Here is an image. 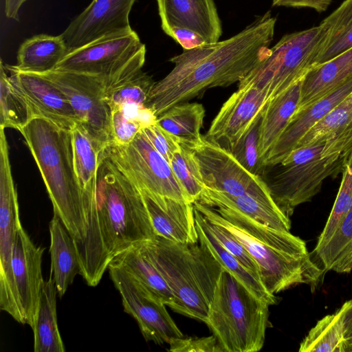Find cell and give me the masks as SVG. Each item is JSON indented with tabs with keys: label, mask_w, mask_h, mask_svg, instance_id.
<instances>
[{
	"label": "cell",
	"mask_w": 352,
	"mask_h": 352,
	"mask_svg": "<svg viewBox=\"0 0 352 352\" xmlns=\"http://www.w3.org/2000/svg\"><path fill=\"white\" fill-rule=\"evenodd\" d=\"M84 202L87 232L74 244L79 274L95 287L117 255L156 235L139 186L104 148L99 155L96 191Z\"/></svg>",
	"instance_id": "1"
},
{
	"label": "cell",
	"mask_w": 352,
	"mask_h": 352,
	"mask_svg": "<svg viewBox=\"0 0 352 352\" xmlns=\"http://www.w3.org/2000/svg\"><path fill=\"white\" fill-rule=\"evenodd\" d=\"M276 22L268 11L229 38L172 57L174 67L154 83L146 107L157 118L208 89L240 82L268 55Z\"/></svg>",
	"instance_id": "2"
},
{
	"label": "cell",
	"mask_w": 352,
	"mask_h": 352,
	"mask_svg": "<svg viewBox=\"0 0 352 352\" xmlns=\"http://www.w3.org/2000/svg\"><path fill=\"white\" fill-rule=\"evenodd\" d=\"M193 206L209 221L224 227L245 247L259 268L260 278L272 295L298 284L318 285L323 270L312 258L305 242L290 232L278 230L230 209Z\"/></svg>",
	"instance_id": "3"
},
{
	"label": "cell",
	"mask_w": 352,
	"mask_h": 352,
	"mask_svg": "<svg viewBox=\"0 0 352 352\" xmlns=\"http://www.w3.org/2000/svg\"><path fill=\"white\" fill-rule=\"evenodd\" d=\"M20 133L40 170L54 214L74 240L82 239L86 235L87 220L74 166L72 131L34 118Z\"/></svg>",
	"instance_id": "4"
},
{
	"label": "cell",
	"mask_w": 352,
	"mask_h": 352,
	"mask_svg": "<svg viewBox=\"0 0 352 352\" xmlns=\"http://www.w3.org/2000/svg\"><path fill=\"white\" fill-rule=\"evenodd\" d=\"M173 293L175 312L205 322L223 269L201 244H184L155 236L136 245Z\"/></svg>",
	"instance_id": "5"
},
{
	"label": "cell",
	"mask_w": 352,
	"mask_h": 352,
	"mask_svg": "<svg viewBox=\"0 0 352 352\" xmlns=\"http://www.w3.org/2000/svg\"><path fill=\"white\" fill-rule=\"evenodd\" d=\"M270 305L223 270L204 323L222 352H256L265 342Z\"/></svg>",
	"instance_id": "6"
},
{
	"label": "cell",
	"mask_w": 352,
	"mask_h": 352,
	"mask_svg": "<svg viewBox=\"0 0 352 352\" xmlns=\"http://www.w3.org/2000/svg\"><path fill=\"white\" fill-rule=\"evenodd\" d=\"M324 145L320 142L296 148L279 163L267 166L271 175L265 182L271 195L289 217L296 206L311 201L320 191L327 177L342 172L346 156L322 157Z\"/></svg>",
	"instance_id": "7"
},
{
	"label": "cell",
	"mask_w": 352,
	"mask_h": 352,
	"mask_svg": "<svg viewBox=\"0 0 352 352\" xmlns=\"http://www.w3.org/2000/svg\"><path fill=\"white\" fill-rule=\"evenodd\" d=\"M326 34L319 25L284 35L270 48L267 57L240 82L238 88L255 87L267 94V102L304 78Z\"/></svg>",
	"instance_id": "8"
},
{
	"label": "cell",
	"mask_w": 352,
	"mask_h": 352,
	"mask_svg": "<svg viewBox=\"0 0 352 352\" xmlns=\"http://www.w3.org/2000/svg\"><path fill=\"white\" fill-rule=\"evenodd\" d=\"M146 52L145 45L132 30L69 52L54 70L98 76L103 79L107 91L141 71Z\"/></svg>",
	"instance_id": "9"
},
{
	"label": "cell",
	"mask_w": 352,
	"mask_h": 352,
	"mask_svg": "<svg viewBox=\"0 0 352 352\" xmlns=\"http://www.w3.org/2000/svg\"><path fill=\"white\" fill-rule=\"evenodd\" d=\"M41 75L66 96L80 125L100 151L113 142L111 109L105 98L106 87L103 79L95 76L59 70Z\"/></svg>",
	"instance_id": "10"
},
{
	"label": "cell",
	"mask_w": 352,
	"mask_h": 352,
	"mask_svg": "<svg viewBox=\"0 0 352 352\" xmlns=\"http://www.w3.org/2000/svg\"><path fill=\"white\" fill-rule=\"evenodd\" d=\"M22 226L6 133L0 135V309L19 322L12 272L13 248Z\"/></svg>",
	"instance_id": "11"
},
{
	"label": "cell",
	"mask_w": 352,
	"mask_h": 352,
	"mask_svg": "<svg viewBox=\"0 0 352 352\" xmlns=\"http://www.w3.org/2000/svg\"><path fill=\"white\" fill-rule=\"evenodd\" d=\"M104 149L139 187L190 203L170 163L153 146L142 129L129 144L111 143Z\"/></svg>",
	"instance_id": "12"
},
{
	"label": "cell",
	"mask_w": 352,
	"mask_h": 352,
	"mask_svg": "<svg viewBox=\"0 0 352 352\" xmlns=\"http://www.w3.org/2000/svg\"><path fill=\"white\" fill-rule=\"evenodd\" d=\"M108 270L120 294L124 311L137 321L146 341L164 344L184 337L160 298L123 267L111 262Z\"/></svg>",
	"instance_id": "13"
},
{
	"label": "cell",
	"mask_w": 352,
	"mask_h": 352,
	"mask_svg": "<svg viewBox=\"0 0 352 352\" xmlns=\"http://www.w3.org/2000/svg\"><path fill=\"white\" fill-rule=\"evenodd\" d=\"M190 150L199 166L206 188L233 196L250 195L262 201L276 204L265 181L245 169L225 147L203 137L201 142Z\"/></svg>",
	"instance_id": "14"
},
{
	"label": "cell",
	"mask_w": 352,
	"mask_h": 352,
	"mask_svg": "<svg viewBox=\"0 0 352 352\" xmlns=\"http://www.w3.org/2000/svg\"><path fill=\"white\" fill-rule=\"evenodd\" d=\"M136 0H92L60 34L68 52L108 36L131 31L129 14Z\"/></svg>",
	"instance_id": "15"
},
{
	"label": "cell",
	"mask_w": 352,
	"mask_h": 352,
	"mask_svg": "<svg viewBox=\"0 0 352 352\" xmlns=\"http://www.w3.org/2000/svg\"><path fill=\"white\" fill-rule=\"evenodd\" d=\"M45 248L36 246L21 226L12 254V272L19 313V323L33 327L44 280L42 258Z\"/></svg>",
	"instance_id": "16"
},
{
	"label": "cell",
	"mask_w": 352,
	"mask_h": 352,
	"mask_svg": "<svg viewBox=\"0 0 352 352\" xmlns=\"http://www.w3.org/2000/svg\"><path fill=\"white\" fill-rule=\"evenodd\" d=\"M267 102L265 91L252 86L238 88L221 106L205 138L230 151Z\"/></svg>",
	"instance_id": "17"
},
{
	"label": "cell",
	"mask_w": 352,
	"mask_h": 352,
	"mask_svg": "<svg viewBox=\"0 0 352 352\" xmlns=\"http://www.w3.org/2000/svg\"><path fill=\"white\" fill-rule=\"evenodd\" d=\"M4 65L27 100L34 118L45 119L68 131L80 124L66 96L51 81L41 74L19 72L12 65Z\"/></svg>",
	"instance_id": "18"
},
{
	"label": "cell",
	"mask_w": 352,
	"mask_h": 352,
	"mask_svg": "<svg viewBox=\"0 0 352 352\" xmlns=\"http://www.w3.org/2000/svg\"><path fill=\"white\" fill-rule=\"evenodd\" d=\"M139 188L156 236L184 244L198 243L193 204Z\"/></svg>",
	"instance_id": "19"
},
{
	"label": "cell",
	"mask_w": 352,
	"mask_h": 352,
	"mask_svg": "<svg viewBox=\"0 0 352 352\" xmlns=\"http://www.w3.org/2000/svg\"><path fill=\"white\" fill-rule=\"evenodd\" d=\"M165 32L171 27L186 28L201 35L208 43L219 41L221 21L214 0H156Z\"/></svg>",
	"instance_id": "20"
},
{
	"label": "cell",
	"mask_w": 352,
	"mask_h": 352,
	"mask_svg": "<svg viewBox=\"0 0 352 352\" xmlns=\"http://www.w3.org/2000/svg\"><path fill=\"white\" fill-rule=\"evenodd\" d=\"M351 91L352 77L307 109L294 113L270 151L265 161V166L267 167L279 163L294 150L304 135Z\"/></svg>",
	"instance_id": "21"
},
{
	"label": "cell",
	"mask_w": 352,
	"mask_h": 352,
	"mask_svg": "<svg viewBox=\"0 0 352 352\" xmlns=\"http://www.w3.org/2000/svg\"><path fill=\"white\" fill-rule=\"evenodd\" d=\"M324 142L322 157L346 156L352 150V91L300 140L296 148Z\"/></svg>",
	"instance_id": "22"
},
{
	"label": "cell",
	"mask_w": 352,
	"mask_h": 352,
	"mask_svg": "<svg viewBox=\"0 0 352 352\" xmlns=\"http://www.w3.org/2000/svg\"><path fill=\"white\" fill-rule=\"evenodd\" d=\"M351 77L352 47L324 63L312 67L302 79L300 100L294 113L307 109Z\"/></svg>",
	"instance_id": "23"
},
{
	"label": "cell",
	"mask_w": 352,
	"mask_h": 352,
	"mask_svg": "<svg viewBox=\"0 0 352 352\" xmlns=\"http://www.w3.org/2000/svg\"><path fill=\"white\" fill-rule=\"evenodd\" d=\"M213 208H226L236 211L270 228L289 232L291 222L276 204L262 201L250 195L233 196L206 188L197 201Z\"/></svg>",
	"instance_id": "24"
},
{
	"label": "cell",
	"mask_w": 352,
	"mask_h": 352,
	"mask_svg": "<svg viewBox=\"0 0 352 352\" xmlns=\"http://www.w3.org/2000/svg\"><path fill=\"white\" fill-rule=\"evenodd\" d=\"M302 79L268 101L262 110L258 152L264 165L270 151L296 111Z\"/></svg>",
	"instance_id": "25"
},
{
	"label": "cell",
	"mask_w": 352,
	"mask_h": 352,
	"mask_svg": "<svg viewBox=\"0 0 352 352\" xmlns=\"http://www.w3.org/2000/svg\"><path fill=\"white\" fill-rule=\"evenodd\" d=\"M49 228L51 274L57 294L63 297L80 272L78 257L74 239L57 214H54Z\"/></svg>",
	"instance_id": "26"
},
{
	"label": "cell",
	"mask_w": 352,
	"mask_h": 352,
	"mask_svg": "<svg viewBox=\"0 0 352 352\" xmlns=\"http://www.w3.org/2000/svg\"><path fill=\"white\" fill-rule=\"evenodd\" d=\"M194 212L199 243L210 251L224 270L232 274L256 297L271 305H274L276 302L275 295L271 294L257 276L219 243L210 230L203 214L195 208Z\"/></svg>",
	"instance_id": "27"
},
{
	"label": "cell",
	"mask_w": 352,
	"mask_h": 352,
	"mask_svg": "<svg viewBox=\"0 0 352 352\" xmlns=\"http://www.w3.org/2000/svg\"><path fill=\"white\" fill-rule=\"evenodd\" d=\"M352 324V299L318 320L300 344V352H346V333Z\"/></svg>",
	"instance_id": "28"
},
{
	"label": "cell",
	"mask_w": 352,
	"mask_h": 352,
	"mask_svg": "<svg viewBox=\"0 0 352 352\" xmlns=\"http://www.w3.org/2000/svg\"><path fill=\"white\" fill-rule=\"evenodd\" d=\"M67 53V47L60 34H37L21 44L17 63L12 67L19 72L42 74L54 70Z\"/></svg>",
	"instance_id": "29"
},
{
	"label": "cell",
	"mask_w": 352,
	"mask_h": 352,
	"mask_svg": "<svg viewBox=\"0 0 352 352\" xmlns=\"http://www.w3.org/2000/svg\"><path fill=\"white\" fill-rule=\"evenodd\" d=\"M57 291L50 274L43 285L33 327L34 352H65L56 316Z\"/></svg>",
	"instance_id": "30"
},
{
	"label": "cell",
	"mask_w": 352,
	"mask_h": 352,
	"mask_svg": "<svg viewBox=\"0 0 352 352\" xmlns=\"http://www.w3.org/2000/svg\"><path fill=\"white\" fill-rule=\"evenodd\" d=\"M204 116L201 104L182 102L157 117L155 123L175 137L180 144L192 149L203 140L201 129Z\"/></svg>",
	"instance_id": "31"
},
{
	"label": "cell",
	"mask_w": 352,
	"mask_h": 352,
	"mask_svg": "<svg viewBox=\"0 0 352 352\" xmlns=\"http://www.w3.org/2000/svg\"><path fill=\"white\" fill-rule=\"evenodd\" d=\"M322 23L326 34L314 58L313 67L352 47V0H344Z\"/></svg>",
	"instance_id": "32"
},
{
	"label": "cell",
	"mask_w": 352,
	"mask_h": 352,
	"mask_svg": "<svg viewBox=\"0 0 352 352\" xmlns=\"http://www.w3.org/2000/svg\"><path fill=\"white\" fill-rule=\"evenodd\" d=\"M112 263L126 270L153 295L175 312V297L155 267L141 253L135 245L117 255Z\"/></svg>",
	"instance_id": "33"
},
{
	"label": "cell",
	"mask_w": 352,
	"mask_h": 352,
	"mask_svg": "<svg viewBox=\"0 0 352 352\" xmlns=\"http://www.w3.org/2000/svg\"><path fill=\"white\" fill-rule=\"evenodd\" d=\"M0 62V126L19 131L33 118V112L25 96L8 75Z\"/></svg>",
	"instance_id": "34"
},
{
	"label": "cell",
	"mask_w": 352,
	"mask_h": 352,
	"mask_svg": "<svg viewBox=\"0 0 352 352\" xmlns=\"http://www.w3.org/2000/svg\"><path fill=\"white\" fill-rule=\"evenodd\" d=\"M324 270L337 273L352 270V207L329 241L314 251Z\"/></svg>",
	"instance_id": "35"
},
{
	"label": "cell",
	"mask_w": 352,
	"mask_h": 352,
	"mask_svg": "<svg viewBox=\"0 0 352 352\" xmlns=\"http://www.w3.org/2000/svg\"><path fill=\"white\" fill-rule=\"evenodd\" d=\"M74 161L78 182L85 196L96 190L99 150L80 124L72 131Z\"/></svg>",
	"instance_id": "36"
},
{
	"label": "cell",
	"mask_w": 352,
	"mask_h": 352,
	"mask_svg": "<svg viewBox=\"0 0 352 352\" xmlns=\"http://www.w3.org/2000/svg\"><path fill=\"white\" fill-rule=\"evenodd\" d=\"M340 186L314 251L322 248L333 236L352 207V150L346 155Z\"/></svg>",
	"instance_id": "37"
},
{
	"label": "cell",
	"mask_w": 352,
	"mask_h": 352,
	"mask_svg": "<svg viewBox=\"0 0 352 352\" xmlns=\"http://www.w3.org/2000/svg\"><path fill=\"white\" fill-rule=\"evenodd\" d=\"M170 165L190 202L193 204L198 201L206 190V186L192 151L181 144L173 155Z\"/></svg>",
	"instance_id": "38"
},
{
	"label": "cell",
	"mask_w": 352,
	"mask_h": 352,
	"mask_svg": "<svg viewBox=\"0 0 352 352\" xmlns=\"http://www.w3.org/2000/svg\"><path fill=\"white\" fill-rule=\"evenodd\" d=\"M155 82L142 70L106 91L105 98L111 109L124 104L146 106Z\"/></svg>",
	"instance_id": "39"
},
{
	"label": "cell",
	"mask_w": 352,
	"mask_h": 352,
	"mask_svg": "<svg viewBox=\"0 0 352 352\" xmlns=\"http://www.w3.org/2000/svg\"><path fill=\"white\" fill-rule=\"evenodd\" d=\"M261 113L262 111L256 116L237 144L230 151L245 169L259 176L265 173L266 168L258 152Z\"/></svg>",
	"instance_id": "40"
},
{
	"label": "cell",
	"mask_w": 352,
	"mask_h": 352,
	"mask_svg": "<svg viewBox=\"0 0 352 352\" xmlns=\"http://www.w3.org/2000/svg\"><path fill=\"white\" fill-rule=\"evenodd\" d=\"M206 221L210 230L219 243L260 278L257 263L242 243L224 227Z\"/></svg>",
	"instance_id": "41"
},
{
	"label": "cell",
	"mask_w": 352,
	"mask_h": 352,
	"mask_svg": "<svg viewBox=\"0 0 352 352\" xmlns=\"http://www.w3.org/2000/svg\"><path fill=\"white\" fill-rule=\"evenodd\" d=\"M145 126L143 122L130 116L120 107L111 109L112 143L128 144Z\"/></svg>",
	"instance_id": "42"
},
{
	"label": "cell",
	"mask_w": 352,
	"mask_h": 352,
	"mask_svg": "<svg viewBox=\"0 0 352 352\" xmlns=\"http://www.w3.org/2000/svg\"><path fill=\"white\" fill-rule=\"evenodd\" d=\"M153 146L170 163L181 144L177 139L155 122L142 129Z\"/></svg>",
	"instance_id": "43"
},
{
	"label": "cell",
	"mask_w": 352,
	"mask_h": 352,
	"mask_svg": "<svg viewBox=\"0 0 352 352\" xmlns=\"http://www.w3.org/2000/svg\"><path fill=\"white\" fill-rule=\"evenodd\" d=\"M168 351L172 352H222L216 338L188 337L175 338L168 344Z\"/></svg>",
	"instance_id": "44"
},
{
	"label": "cell",
	"mask_w": 352,
	"mask_h": 352,
	"mask_svg": "<svg viewBox=\"0 0 352 352\" xmlns=\"http://www.w3.org/2000/svg\"><path fill=\"white\" fill-rule=\"evenodd\" d=\"M164 33L179 43L184 50H191L208 43L198 33L186 28L171 27Z\"/></svg>",
	"instance_id": "45"
},
{
	"label": "cell",
	"mask_w": 352,
	"mask_h": 352,
	"mask_svg": "<svg viewBox=\"0 0 352 352\" xmlns=\"http://www.w3.org/2000/svg\"><path fill=\"white\" fill-rule=\"evenodd\" d=\"M331 0H278L272 3L273 6H284L289 8H307L318 12L326 11Z\"/></svg>",
	"instance_id": "46"
},
{
	"label": "cell",
	"mask_w": 352,
	"mask_h": 352,
	"mask_svg": "<svg viewBox=\"0 0 352 352\" xmlns=\"http://www.w3.org/2000/svg\"><path fill=\"white\" fill-rule=\"evenodd\" d=\"M28 0H5V14L8 19L19 21V11Z\"/></svg>",
	"instance_id": "47"
},
{
	"label": "cell",
	"mask_w": 352,
	"mask_h": 352,
	"mask_svg": "<svg viewBox=\"0 0 352 352\" xmlns=\"http://www.w3.org/2000/svg\"><path fill=\"white\" fill-rule=\"evenodd\" d=\"M347 347L346 352H352V338L346 340Z\"/></svg>",
	"instance_id": "48"
},
{
	"label": "cell",
	"mask_w": 352,
	"mask_h": 352,
	"mask_svg": "<svg viewBox=\"0 0 352 352\" xmlns=\"http://www.w3.org/2000/svg\"><path fill=\"white\" fill-rule=\"evenodd\" d=\"M346 340L350 339L352 338V324L351 325L350 328L348 329L346 336Z\"/></svg>",
	"instance_id": "49"
},
{
	"label": "cell",
	"mask_w": 352,
	"mask_h": 352,
	"mask_svg": "<svg viewBox=\"0 0 352 352\" xmlns=\"http://www.w3.org/2000/svg\"><path fill=\"white\" fill-rule=\"evenodd\" d=\"M276 1H278V0H272V3H274V2H276Z\"/></svg>",
	"instance_id": "50"
}]
</instances>
